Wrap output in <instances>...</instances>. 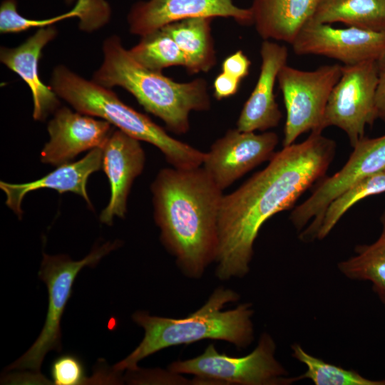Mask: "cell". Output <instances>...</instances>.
I'll return each instance as SVG.
<instances>
[{
    "label": "cell",
    "mask_w": 385,
    "mask_h": 385,
    "mask_svg": "<svg viewBox=\"0 0 385 385\" xmlns=\"http://www.w3.org/2000/svg\"><path fill=\"white\" fill-rule=\"evenodd\" d=\"M337 149L322 132H311L273 155L268 165L235 191L224 195L218 220L215 276L242 278L250 271L253 245L263 224L291 209L313 184L325 177Z\"/></svg>",
    "instance_id": "obj_1"
},
{
    "label": "cell",
    "mask_w": 385,
    "mask_h": 385,
    "mask_svg": "<svg viewBox=\"0 0 385 385\" xmlns=\"http://www.w3.org/2000/svg\"><path fill=\"white\" fill-rule=\"evenodd\" d=\"M150 190L162 244L185 276L200 279L217 257L223 190L202 166L161 169Z\"/></svg>",
    "instance_id": "obj_2"
},
{
    "label": "cell",
    "mask_w": 385,
    "mask_h": 385,
    "mask_svg": "<svg viewBox=\"0 0 385 385\" xmlns=\"http://www.w3.org/2000/svg\"><path fill=\"white\" fill-rule=\"evenodd\" d=\"M240 298L233 289L219 287L201 307L184 318L153 316L143 311L135 312L132 318L144 329L143 339L127 357L113 366L114 371L136 370L139 361L157 351L203 339L221 340L232 344L239 350L246 349L254 339L252 304L245 302L223 310L227 304Z\"/></svg>",
    "instance_id": "obj_3"
},
{
    "label": "cell",
    "mask_w": 385,
    "mask_h": 385,
    "mask_svg": "<svg viewBox=\"0 0 385 385\" xmlns=\"http://www.w3.org/2000/svg\"><path fill=\"white\" fill-rule=\"evenodd\" d=\"M102 50L103 62L91 80L108 88H124L147 112L162 120L172 133L188 132L191 111L210 110L211 101L204 78L180 83L150 71L130 56L117 35L106 38Z\"/></svg>",
    "instance_id": "obj_4"
},
{
    "label": "cell",
    "mask_w": 385,
    "mask_h": 385,
    "mask_svg": "<svg viewBox=\"0 0 385 385\" xmlns=\"http://www.w3.org/2000/svg\"><path fill=\"white\" fill-rule=\"evenodd\" d=\"M50 86L75 111L100 118L127 135L155 146L172 167L202 166L205 153L169 135L148 116L124 103L112 89L87 80L61 64L53 68Z\"/></svg>",
    "instance_id": "obj_5"
},
{
    "label": "cell",
    "mask_w": 385,
    "mask_h": 385,
    "mask_svg": "<svg viewBox=\"0 0 385 385\" xmlns=\"http://www.w3.org/2000/svg\"><path fill=\"white\" fill-rule=\"evenodd\" d=\"M276 344L264 332L256 347L247 355L230 356L220 353L214 344L192 359L178 360L168 366L170 371L194 376L193 384L287 385L299 381L275 357Z\"/></svg>",
    "instance_id": "obj_6"
},
{
    "label": "cell",
    "mask_w": 385,
    "mask_h": 385,
    "mask_svg": "<svg viewBox=\"0 0 385 385\" xmlns=\"http://www.w3.org/2000/svg\"><path fill=\"white\" fill-rule=\"evenodd\" d=\"M118 245L117 241L106 242L96 247L86 257L78 261L65 255H48L43 253L38 276L46 284L48 292L45 323L35 342L25 354L8 366V370L28 369L38 374L46 354L52 350L61 351V320L71 296L76 277L84 267H93Z\"/></svg>",
    "instance_id": "obj_7"
},
{
    "label": "cell",
    "mask_w": 385,
    "mask_h": 385,
    "mask_svg": "<svg viewBox=\"0 0 385 385\" xmlns=\"http://www.w3.org/2000/svg\"><path fill=\"white\" fill-rule=\"evenodd\" d=\"M342 75V65H324L303 71L284 65L277 81L286 108L283 147L307 132H322L327 103Z\"/></svg>",
    "instance_id": "obj_8"
},
{
    "label": "cell",
    "mask_w": 385,
    "mask_h": 385,
    "mask_svg": "<svg viewBox=\"0 0 385 385\" xmlns=\"http://www.w3.org/2000/svg\"><path fill=\"white\" fill-rule=\"evenodd\" d=\"M385 169V135L369 138L364 137L354 147L343 168L331 177L317 182L312 195L297 205L290 214V221L301 230L304 242L317 239V235L328 205L346 189L361 180Z\"/></svg>",
    "instance_id": "obj_9"
},
{
    "label": "cell",
    "mask_w": 385,
    "mask_h": 385,
    "mask_svg": "<svg viewBox=\"0 0 385 385\" xmlns=\"http://www.w3.org/2000/svg\"><path fill=\"white\" fill-rule=\"evenodd\" d=\"M376 60L342 66V75L328 99L323 129L336 126L346 134L353 148L364 137L366 125L378 118Z\"/></svg>",
    "instance_id": "obj_10"
},
{
    "label": "cell",
    "mask_w": 385,
    "mask_h": 385,
    "mask_svg": "<svg viewBox=\"0 0 385 385\" xmlns=\"http://www.w3.org/2000/svg\"><path fill=\"white\" fill-rule=\"evenodd\" d=\"M278 142L277 134L272 131L257 134L237 128L230 129L212 144L202 165L224 190L253 168L270 160L275 154Z\"/></svg>",
    "instance_id": "obj_11"
},
{
    "label": "cell",
    "mask_w": 385,
    "mask_h": 385,
    "mask_svg": "<svg viewBox=\"0 0 385 385\" xmlns=\"http://www.w3.org/2000/svg\"><path fill=\"white\" fill-rule=\"evenodd\" d=\"M292 46L297 55L323 56L351 66L378 59L385 51V31L337 29L309 21Z\"/></svg>",
    "instance_id": "obj_12"
},
{
    "label": "cell",
    "mask_w": 385,
    "mask_h": 385,
    "mask_svg": "<svg viewBox=\"0 0 385 385\" xmlns=\"http://www.w3.org/2000/svg\"><path fill=\"white\" fill-rule=\"evenodd\" d=\"M195 17L232 18L242 26L253 24L251 8H241L232 0H147L130 8L127 21L131 34L144 36L180 20Z\"/></svg>",
    "instance_id": "obj_13"
},
{
    "label": "cell",
    "mask_w": 385,
    "mask_h": 385,
    "mask_svg": "<svg viewBox=\"0 0 385 385\" xmlns=\"http://www.w3.org/2000/svg\"><path fill=\"white\" fill-rule=\"evenodd\" d=\"M48 121L49 139L41 151L44 164L58 166L72 160L81 153L103 148L114 130L104 120L59 107Z\"/></svg>",
    "instance_id": "obj_14"
},
{
    "label": "cell",
    "mask_w": 385,
    "mask_h": 385,
    "mask_svg": "<svg viewBox=\"0 0 385 385\" xmlns=\"http://www.w3.org/2000/svg\"><path fill=\"white\" fill-rule=\"evenodd\" d=\"M102 149V169L108 179L111 196L99 219L111 225L115 217L125 215L130 188L144 169L145 153L140 140L118 129L113 130Z\"/></svg>",
    "instance_id": "obj_15"
},
{
    "label": "cell",
    "mask_w": 385,
    "mask_h": 385,
    "mask_svg": "<svg viewBox=\"0 0 385 385\" xmlns=\"http://www.w3.org/2000/svg\"><path fill=\"white\" fill-rule=\"evenodd\" d=\"M260 57L257 81L237 121V128L241 131H265L277 127L282 118L274 89L280 69L287 64V48L270 40H264Z\"/></svg>",
    "instance_id": "obj_16"
},
{
    "label": "cell",
    "mask_w": 385,
    "mask_h": 385,
    "mask_svg": "<svg viewBox=\"0 0 385 385\" xmlns=\"http://www.w3.org/2000/svg\"><path fill=\"white\" fill-rule=\"evenodd\" d=\"M54 26L38 28L25 41L14 48L1 46L0 61L19 75L29 86L33 100V118L44 120L60 107L59 97L41 80L38 62L43 48L57 36Z\"/></svg>",
    "instance_id": "obj_17"
},
{
    "label": "cell",
    "mask_w": 385,
    "mask_h": 385,
    "mask_svg": "<svg viewBox=\"0 0 385 385\" xmlns=\"http://www.w3.org/2000/svg\"><path fill=\"white\" fill-rule=\"evenodd\" d=\"M102 162L103 149L97 148L89 150L81 160L58 165L38 180L24 183L1 181L0 188L6 195V205L21 219L23 215L21 203L24 197L30 192L48 188L59 193L71 192L78 195L92 209L86 184L90 175L102 168Z\"/></svg>",
    "instance_id": "obj_18"
},
{
    "label": "cell",
    "mask_w": 385,
    "mask_h": 385,
    "mask_svg": "<svg viewBox=\"0 0 385 385\" xmlns=\"http://www.w3.org/2000/svg\"><path fill=\"white\" fill-rule=\"evenodd\" d=\"M319 0H252L253 25L263 40L292 44Z\"/></svg>",
    "instance_id": "obj_19"
},
{
    "label": "cell",
    "mask_w": 385,
    "mask_h": 385,
    "mask_svg": "<svg viewBox=\"0 0 385 385\" xmlns=\"http://www.w3.org/2000/svg\"><path fill=\"white\" fill-rule=\"evenodd\" d=\"M111 8L106 0H76L74 6L62 14L44 19H31L17 11L16 0H4L0 6V32L19 33L31 28L53 26L66 19L78 17V27L84 32H93L109 21Z\"/></svg>",
    "instance_id": "obj_20"
},
{
    "label": "cell",
    "mask_w": 385,
    "mask_h": 385,
    "mask_svg": "<svg viewBox=\"0 0 385 385\" xmlns=\"http://www.w3.org/2000/svg\"><path fill=\"white\" fill-rule=\"evenodd\" d=\"M213 18H188L161 28L177 43L185 59V68L190 74L208 72L217 63L212 36Z\"/></svg>",
    "instance_id": "obj_21"
},
{
    "label": "cell",
    "mask_w": 385,
    "mask_h": 385,
    "mask_svg": "<svg viewBox=\"0 0 385 385\" xmlns=\"http://www.w3.org/2000/svg\"><path fill=\"white\" fill-rule=\"evenodd\" d=\"M309 21L385 31V0H319Z\"/></svg>",
    "instance_id": "obj_22"
},
{
    "label": "cell",
    "mask_w": 385,
    "mask_h": 385,
    "mask_svg": "<svg viewBox=\"0 0 385 385\" xmlns=\"http://www.w3.org/2000/svg\"><path fill=\"white\" fill-rule=\"evenodd\" d=\"M380 221L382 230L379 238L370 245H357L355 255L340 262L338 269L350 279L371 282L385 306V210Z\"/></svg>",
    "instance_id": "obj_23"
},
{
    "label": "cell",
    "mask_w": 385,
    "mask_h": 385,
    "mask_svg": "<svg viewBox=\"0 0 385 385\" xmlns=\"http://www.w3.org/2000/svg\"><path fill=\"white\" fill-rule=\"evenodd\" d=\"M128 50L130 56L145 68L162 73L170 66H185L184 55L175 41L163 29L140 36Z\"/></svg>",
    "instance_id": "obj_24"
},
{
    "label": "cell",
    "mask_w": 385,
    "mask_h": 385,
    "mask_svg": "<svg viewBox=\"0 0 385 385\" xmlns=\"http://www.w3.org/2000/svg\"><path fill=\"white\" fill-rule=\"evenodd\" d=\"M292 356L304 364L306 371L299 379H308L315 385H385V380H371L354 370L327 363L307 353L299 344L292 346Z\"/></svg>",
    "instance_id": "obj_25"
},
{
    "label": "cell",
    "mask_w": 385,
    "mask_h": 385,
    "mask_svg": "<svg viewBox=\"0 0 385 385\" xmlns=\"http://www.w3.org/2000/svg\"><path fill=\"white\" fill-rule=\"evenodd\" d=\"M383 192H385V169L361 180L346 189L327 207L317 239L325 238L344 213L356 202L369 196Z\"/></svg>",
    "instance_id": "obj_26"
},
{
    "label": "cell",
    "mask_w": 385,
    "mask_h": 385,
    "mask_svg": "<svg viewBox=\"0 0 385 385\" xmlns=\"http://www.w3.org/2000/svg\"><path fill=\"white\" fill-rule=\"evenodd\" d=\"M51 376L56 385H78L86 379L82 361L72 354L56 358L51 366Z\"/></svg>",
    "instance_id": "obj_27"
},
{
    "label": "cell",
    "mask_w": 385,
    "mask_h": 385,
    "mask_svg": "<svg viewBox=\"0 0 385 385\" xmlns=\"http://www.w3.org/2000/svg\"><path fill=\"white\" fill-rule=\"evenodd\" d=\"M250 66V60L239 50L224 59L222 71L242 81L249 74Z\"/></svg>",
    "instance_id": "obj_28"
},
{
    "label": "cell",
    "mask_w": 385,
    "mask_h": 385,
    "mask_svg": "<svg viewBox=\"0 0 385 385\" xmlns=\"http://www.w3.org/2000/svg\"><path fill=\"white\" fill-rule=\"evenodd\" d=\"M241 81L224 72L220 73L214 80V97L222 100L235 95L240 87Z\"/></svg>",
    "instance_id": "obj_29"
},
{
    "label": "cell",
    "mask_w": 385,
    "mask_h": 385,
    "mask_svg": "<svg viewBox=\"0 0 385 385\" xmlns=\"http://www.w3.org/2000/svg\"><path fill=\"white\" fill-rule=\"evenodd\" d=\"M378 84L376 92L377 118L385 122V51L376 60Z\"/></svg>",
    "instance_id": "obj_30"
},
{
    "label": "cell",
    "mask_w": 385,
    "mask_h": 385,
    "mask_svg": "<svg viewBox=\"0 0 385 385\" xmlns=\"http://www.w3.org/2000/svg\"><path fill=\"white\" fill-rule=\"evenodd\" d=\"M75 0H65L66 3L67 4H70V3H72Z\"/></svg>",
    "instance_id": "obj_31"
}]
</instances>
